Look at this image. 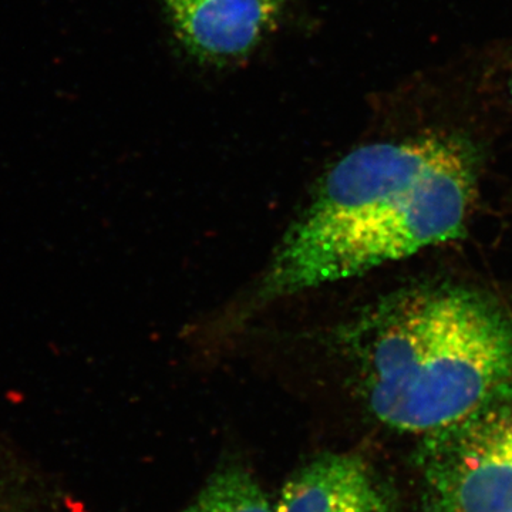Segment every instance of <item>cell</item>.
I'll list each match as a JSON object with an SVG mask.
<instances>
[{"mask_svg":"<svg viewBox=\"0 0 512 512\" xmlns=\"http://www.w3.org/2000/svg\"><path fill=\"white\" fill-rule=\"evenodd\" d=\"M477 148L433 133L350 151L286 232L256 288L258 305L365 275L463 234Z\"/></svg>","mask_w":512,"mask_h":512,"instance_id":"obj_1","label":"cell"},{"mask_svg":"<svg viewBox=\"0 0 512 512\" xmlns=\"http://www.w3.org/2000/svg\"><path fill=\"white\" fill-rule=\"evenodd\" d=\"M359 342L370 409L394 430L433 436L512 394V320L476 292L394 296Z\"/></svg>","mask_w":512,"mask_h":512,"instance_id":"obj_2","label":"cell"},{"mask_svg":"<svg viewBox=\"0 0 512 512\" xmlns=\"http://www.w3.org/2000/svg\"><path fill=\"white\" fill-rule=\"evenodd\" d=\"M419 458L431 512H512V394L424 437Z\"/></svg>","mask_w":512,"mask_h":512,"instance_id":"obj_3","label":"cell"},{"mask_svg":"<svg viewBox=\"0 0 512 512\" xmlns=\"http://www.w3.org/2000/svg\"><path fill=\"white\" fill-rule=\"evenodd\" d=\"M185 49L228 63L248 56L278 20L284 0H165Z\"/></svg>","mask_w":512,"mask_h":512,"instance_id":"obj_4","label":"cell"},{"mask_svg":"<svg viewBox=\"0 0 512 512\" xmlns=\"http://www.w3.org/2000/svg\"><path fill=\"white\" fill-rule=\"evenodd\" d=\"M275 512H389L362 458L326 454L296 471Z\"/></svg>","mask_w":512,"mask_h":512,"instance_id":"obj_5","label":"cell"},{"mask_svg":"<svg viewBox=\"0 0 512 512\" xmlns=\"http://www.w3.org/2000/svg\"><path fill=\"white\" fill-rule=\"evenodd\" d=\"M183 512H275L258 483L241 468H225Z\"/></svg>","mask_w":512,"mask_h":512,"instance_id":"obj_6","label":"cell"},{"mask_svg":"<svg viewBox=\"0 0 512 512\" xmlns=\"http://www.w3.org/2000/svg\"><path fill=\"white\" fill-rule=\"evenodd\" d=\"M511 96H512V77H511Z\"/></svg>","mask_w":512,"mask_h":512,"instance_id":"obj_7","label":"cell"},{"mask_svg":"<svg viewBox=\"0 0 512 512\" xmlns=\"http://www.w3.org/2000/svg\"><path fill=\"white\" fill-rule=\"evenodd\" d=\"M0 512H2V511H0Z\"/></svg>","mask_w":512,"mask_h":512,"instance_id":"obj_8","label":"cell"}]
</instances>
